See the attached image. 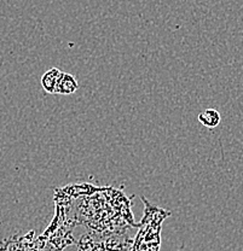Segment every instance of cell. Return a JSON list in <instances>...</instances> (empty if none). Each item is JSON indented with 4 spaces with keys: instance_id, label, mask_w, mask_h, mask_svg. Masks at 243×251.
I'll return each instance as SVG.
<instances>
[{
    "instance_id": "1",
    "label": "cell",
    "mask_w": 243,
    "mask_h": 251,
    "mask_svg": "<svg viewBox=\"0 0 243 251\" xmlns=\"http://www.w3.org/2000/svg\"><path fill=\"white\" fill-rule=\"evenodd\" d=\"M77 245L78 251H107L103 244V235L96 232H88L81 235Z\"/></svg>"
},
{
    "instance_id": "5",
    "label": "cell",
    "mask_w": 243,
    "mask_h": 251,
    "mask_svg": "<svg viewBox=\"0 0 243 251\" xmlns=\"http://www.w3.org/2000/svg\"><path fill=\"white\" fill-rule=\"evenodd\" d=\"M0 251H7V239L0 242Z\"/></svg>"
},
{
    "instance_id": "4",
    "label": "cell",
    "mask_w": 243,
    "mask_h": 251,
    "mask_svg": "<svg viewBox=\"0 0 243 251\" xmlns=\"http://www.w3.org/2000/svg\"><path fill=\"white\" fill-rule=\"evenodd\" d=\"M198 121L201 125H203L207 128H216L218 127L221 121V116L218 110L216 109H206L205 111L198 115Z\"/></svg>"
},
{
    "instance_id": "2",
    "label": "cell",
    "mask_w": 243,
    "mask_h": 251,
    "mask_svg": "<svg viewBox=\"0 0 243 251\" xmlns=\"http://www.w3.org/2000/svg\"><path fill=\"white\" fill-rule=\"evenodd\" d=\"M79 88L77 78L72 74L68 73H61L58 80L56 83V90L54 94H63V96H69V94L75 93Z\"/></svg>"
},
{
    "instance_id": "3",
    "label": "cell",
    "mask_w": 243,
    "mask_h": 251,
    "mask_svg": "<svg viewBox=\"0 0 243 251\" xmlns=\"http://www.w3.org/2000/svg\"><path fill=\"white\" fill-rule=\"evenodd\" d=\"M61 70L58 68H51L49 69L45 74L41 77V86L45 90V92L50 94H54V90H56V83L58 80L59 75H61Z\"/></svg>"
}]
</instances>
